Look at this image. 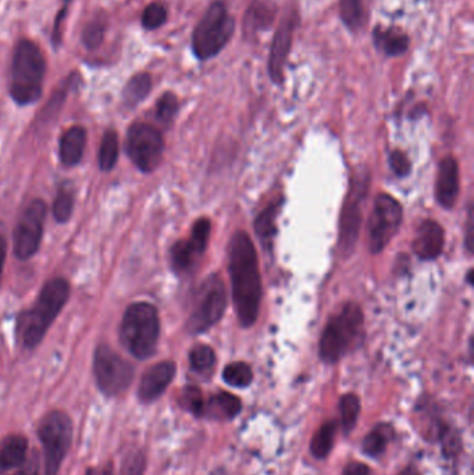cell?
<instances>
[{"mask_svg":"<svg viewBox=\"0 0 474 475\" xmlns=\"http://www.w3.org/2000/svg\"><path fill=\"white\" fill-rule=\"evenodd\" d=\"M228 249L234 308L239 324L244 328H249L257 323L262 300V281L257 249L245 231H237L233 235Z\"/></svg>","mask_w":474,"mask_h":475,"instance_id":"6da1fadb","label":"cell"},{"mask_svg":"<svg viewBox=\"0 0 474 475\" xmlns=\"http://www.w3.org/2000/svg\"><path fill=\"white\" fill-rule=\"evenodd\" d=\"M68 297L70 285L67 279L56 277L44 285L34 308L23 311L17 318V337L24 347L27 349L38 347L65 308Z\"/></svg>","mask_w":474,"mask_h":475,"instance_id":"7a4b0ae2","label":"cell"},{"mask_svg":"<svg viewBox=\"0 0 474 475\" xmlns=\"http://www.w3.org/2000/svg\"><path fill=\"white\" fill-rule=\"evenodd\" d=\"M46 62L38 45L21 41L15 47L10 79V95L17 105L35 103L44 91Z\"/></svg>","mask_w":474,"mask_h":475,"instance_id":"3957f363","label":"cell"},{"mask_svg":"<svg viewBox=\"0 0 474 475\" xmlns=\"http://www.w3.org/2000/svg\"><path fill=\"white\" fill-rule=\"evenodd\" d=\"M160 320L151 303L136 302L128 306L120 326V338L128 352L139 360L151 358L159 342Z\"/></svg>","mask_w":474,"mask_h":475,"instance_id":"277c9868","label":"cell"},{"mask_svg":"<svg viewBox=\"0 0 474 475\" xmlns=\"http://www.w3.org/2000/svg\"><path fill=\"white\" fill-rule=\"evenodd\" d=\"M236 34V18L228 13L227 5L215 0L205 10L192 33V52L201 62L215 59L230 44Z\"/></svg>","mask_w":474,"mask_h":475,"instance_id":"5b68a950","label":"cell"},{"mask_svg":"<svg viewBox=\"0 0 474 475\" xmlns=\"http://www.w3.org/2000/svg\"><path fill=\"white\" fill-rule=\"evenodd\" d=\"M363 326L365 317L360 306L357 303H347L338 314L331 317L321 334L318 342V355L321 360L328 364L341 360L362 337Z\"/></svg>","mask_w":474,"mask_h":475,"instance_id":"8992f818","label":"cell"},{"mask_svg":"<svg viewBox=\"0 0 474 475\" xmlns=\"http://www.w3.org/2000/svg\"><path fill=\"white\" fill-rule=\"evenodd\" d=\"M38 437L44 449L45 474H59L73 440L70 416L62 410L49 411L39 421Z\"/></svg>","mask_w":474,"mask_h":475,"instance_id":"52a82bcc","label":"cell"},{"mask_svg":"<svg viewBox=\"0 0 474 475\" xmlns=\"http://www.w3.org/2000/svg\"><path fill=\"white\" fill-rule=\"evenodd\" d=\"M227 308V290L218 274H212L197 292L194 310L189 316L187 329L191 334H201L212 328L223 317Z\"/></svg>","mask_w":474,"mask_h":475,"instance_id":"ba28073f","label":"cell"},{"mask_svg":"<svg viewBox=\"0 0 474 475\" xmlns=\"http://www.w3.org/2000/svg\"><path fill=\"white\" fill-rule=\"evenodd\" d=\"M94 374L97 387L106 396H118L130 388L134 379V367L121 358L106 343L95 350Z\"/></svg>","mask_w":474,"mask_h":475,"instance_id":"9c48e42d","label":"cell"},{"mask_svg":"<svg viewBox=\"0 0 474 475\" xmlns=\"http://www.w3.org/2000/svg\"><path fill=\"white\" fill-rule=\"evenodd\" d=\"M402 223V206L388 194H380L374 199L368 220V249L374 255L383 252Z\"/></svg>","mask_w":474,"mask_h":475,"instance_id":"30bf717a","label":"cell"},{"mask_svg":"<svg viewBox=\"0 0 474 475\" xmlns=\"http://www.w3.org/2000/svg\"><path fill=\"white\" fill-rule=\"evenodd\" d=\"M126 150L142 173H152L162 162L165 141L159 129L151 124L136 123L128 129Z\"/></svg>","mask_w":474,"mask_h":475,"instance_id":"8fae6325","label":"cell"},{"mask_svg":"<svg viewBox=\"0 0 474 475\" xmlns=\"http://www.w3.org/2000/svg\"><path fill=\"white\" fill-rule=\"evenodd\" d=\"M46 211L44 200L35 199L27 206L18 220L17 227L13 232V245H15V255L20 260H28L38 252L44 237Z\"/></svg>","mask_w":474,"mask_h":475,"instance_id":"7c38bea8","label":"cell"},{"mask_svg":"<svg viewBox=\"0 0 474 475\" xmlns=\"http://www.w3.org/2000/svg\"><path fill=\"white\" fill-rule=\"evenodd\" d=\"M368 179L362 178L351 185V192L345 200L339 220V249L351 253L359 237L362 224V202L368 192Z\"/></svg>","mask_w":474,"mask_h":475,"instance_id":"4fadbf2b","label":"cell"},{"mask_svg":"<svg viewBox=\"0 0 474 475\" xmlns=\"http://www.w3.org/2000/svg\"><path fill=\"white\" fill-rule=\"evenodd\" d=\"M298 24H299V15H298L297 10H291L284 15L280 25L274 33L270 56H268V74H270L271 81L277 86L284 83V70H286L287 60L291 52Z\"/></svg>","mask_w":474,"mask_h":475,"instance_id":"5bb4252c","label":"cell"},{"mask_svg":"<svg viewBox=\"0 0 474 475\" xmlns=\"http://www.w3.org/2000/svg\"><path fill=\"white\" fill-rule=\"evenodd\" d=\"M210 221L199 218L194 224L191 237L174 244L170 250L171 268L176 273H187L207 250L209 244Z\"/></svg>","mask_w":474,"mask_h":475,"instance_id":"9a60e30c","label":"cell"},{"mask_svg":"<svg viewBox=\"0 0 474 475\" xmlns=\"http://www.w3.org/2000/svg\"><path fill=\"white\" fill-rule=\"evenodd\" d=\"M176 373H177V366L170 360L160 361L149 367L139 382V400L142 403L155 402L173 382Z\"/></svg>","mask_w":474,"mask_h":475,"instance_id":"2e32d148","label":"cell"},{"mask_svg":"<svg viewBox=\"0 0 474 475\" xmlns=\"http://www.w3.org/2000/svg\"><path fill=\"white\" fill-rule=\"evenodd\" d=\"M459 197V167L452 156L442 158L437 171L436 197L439 206L452 208Z\"/></svg>","mask_w":474,"mask_h":475,"instance_id":"e0dca14e","label":"cell"},{"mask_svg":"<svg viewBox=\"0 0 474 475\" xmlns=\"http://www.w3.org/2000/svg\"><path fill=\"white\" fill-rule=\"evenodd\" d=\"M444 244V228L437 221L426 220L416 232L413 250L421 260H434L441 255Z\"/></svg>","mask_w":474,"mask_h":475,"instance_id":"ac0fdd59","label":"cell"},{"mask_svg":"<svg viewBox=\"0 0 474 475\" xmlns=\"http://www.w3.org/2000/svg\"><path fill=\"white\" fill-rule=\"evenodd\" d=\"M277 10L273 5L263 2V0H254L244 15L242 31L244 36L249 41H255L260 33L270 30L276 21Z\"/></svg>","mask_w":474,"mask_h":475,"instance_id":"d6986e66","label":"cell"},{"mask_svg":"<svg viewBox=\"0 0 474 475\" xmlns=\"http://www.w3.org/2000/svg\"><path fill=\"white\" fill-rule=\"evenodd\" d=\"M373 45L384 56H402L409 49V36L394 26L378 25L373 30Z\"/></svg>","mask_w":474,"mask_h":475,"instance_id":"ffe728a7","label":"cell"},{"mask_svg":"<svg viewBox=\"0 0 474 475\" xmlns=\"http://www.w3.org/2000/svg\"><path fill=\"white\" fill-rule=\"evenodd\" d=\"M86 147V131L84 126H74L63 134L59 144L60 162L67 167L77 166L83 160Z\"/></svg>","mask_w":474,"mask_h":475,"instance_id":"44dd1931","label":"cell"},{"mask_svg":"<svg viewBox=\"0 0 474 475\" xmlns=\"http://www.w3.org/2000/svg\"><path fill=\"white\" fill-rule=\"evenodd\" d=\"M28 440L20 434L7 435L0 440V472L10 471L25 463Z\"/></svg>","mask_w":474,"mask_h":475,"instance_id":"7402d4cb","label":"cell"},{"mask_svg":"<svg viewBox=\"0 0 474 475\" xmlns=\"http://www.w3.org/2000/svg\"><path fill=\"white\" fill-rule=\"evenodd\" d=\"M242 403L233 393L218 392L205 402L202 417L213 419H231L241 413Z\"/></svg>","mask_w":474,"mask_h":475,"instance_id":"603a6c76","label":"cell"},{"mask_svg":"<svg viewBox=\"0 0 474 475\" xmlns=\"http://www.w3.org/2000/svg\"><path fill=\"white\" fill-rule=\"evenodd\" d=\"M281 203L283 200H277V202L271 203L268 207L260 213L259 217L255 221V231H257V237H259L260 242L266 249L270 250L271 245H273V238L276 237V221H277L278 211L281 208Z\"/></svg>","mask_w":474,"mask_h":475,"instance_id":"cb8c5ba5","label":"cell"},{"mask_svg":"<svg viewBox=\"0 0 474 475\" xmlns=\"http://www.w3.org/2000/svg\"><path fill=\"white\" fill-rule=\"evenodd\" d=\"M394 437V430L388 424H378L374 427L362 442V450L370 458H378L386 452L389 440Z\"/></svg>","mask_w":474,"mask_h":475,"instance_id":"d4e9b609","label":"cell"},{"mask_svg":"<svg viewBox=\"0 0 474 475\" xmlns=\"http://www.w3.org/2000/svg\"><path fill=\"white\" fill-rule=\"evenodd\" d=\"M152 89V78L149 74H136L133 78L128 81L127 86L124 88L123 97L124 103L128 107H136L142 100L146 99L147 95Z\"/></svg>","mask_w":474,"mask_h":475,"instance_id":"484cf974","label":"cell"},{"mask_svg":"<svg viewBox=\"0 0 474 475\" xmlns=\"http://www.w3.org/2000/svg\"><path fill=\"white\" fill-rule=\"evenodd\" d=\"M337 424L330 421L326 422L316 431L312 442H310V453L316 459H326L333 450L334 440H336Z\"/></svg>","mask_w":474,"mask_h":475,"instance_id":"4316f807","label":"cell"},{"mask_svg":"<svg viewBox=\"0 0 474 475\" xmlns=\"http://www.w3.org/2000/svg\"><path fill=\"white\" fill-rule=\"evenodd\" d=\"M365 0H339V17L351 33H358L365 20Z\"/></svg>","mask_w":474,"mask_h":475,"instance_id":"83f0119b","label":"cell"},{"mask_svg":"<svg viewBox=\"0 0 474 475\" xmlns=\"http://www.w3.org/2000/svg\"><path fill=\"white\" fill-rule=\"evenodd\" d=\"M339 414H341V427L345 434H349L357 426L360 414L359 396L355 393H345L339 399Z\"/></svg>","mask_w":474,"mask_h":475,"instance_id":"f1b7e54d","label":"cell"},{"mask_svg":"<svg viewBox=\"0 0 474 475\" xmlns=\"http://www.w3.org/2000/svg\"><path fill=\"white\" fill-rule=\"evenodd\" d=\"M118 158V136L115 129H107L99 147V168L110 171L116 167Z\"/></svg>","mask_w":474,"mask_h":475,"instance_id":"f546056e","label":"cell"},{"mask_svg":"<svg viewBox=\"0 0 474 475\" xmlns=\"http://www.w3.org/2000/svg\"><path fill=\"white\" fill-rule=\"evenodd\" d=\"M223 379L230 387L247 388L251 385L254 373H252L251 367L244 361H234L224 369Z\"/></svg>","mask_w":474,"mask_h":475,"instance_id":"4dcf8cb0","label":"cell"},{"mask_svg":"<svg viewBox=\"0 0 474 475\" xmlns=\"http://www.w3.org/2000/svg\"><path fill=\"white\" fill-rule=\"evenodd\" d=\"M74 210V191L70 184H63L57 191L54 203V216L59 223L65 224L70 220Z\"/></svg>","mask_w":474,"mask_h":475,"instance_id":"1f68e13d","label":"cell"},{"mask_svg":"<svg viewBox=\"0 0 474 475\" xmlns=\"http://www.w3.org/2000/svg\"><path fill=\"white\" fill-rule=\"evenodd\" d=\"M189 363L192 369L197 373H205L207 369H213L216 363V353L207 345H197L189 353Z\"/></svg>","mask_w":474,"mask_h":475,"instance_id":"d6a6232c","label":"cell"},{"mask_svg":"<svg viewBox=\"0 0 474 475\" xmlns=\"http://www.w3.org/2000/svg\"><path fill=\"white\" fill-rule=\"evenodd\" d=\"M205 402H207V400H205L204 395H202L199 388L187 387L184 388L183 392H181V408L186 409L187 411H191L195 416L202 417V414H204Z\"/></svg>","mask_w":474,"mask_h":475,"instance_id":"836d02e7","label":"cell"},{"mask_svg":"<svg viewBox=\"0 0 474 475\" xmlns=\"http://www.w3.org/2000/svg\"><path fill=\"white\" fill-rule=\"evenodd\" d=\"M178 99L173 92H166L156 103V117L160 123L171 124L178 113Z\"/></svg>","mask_w":474,"mask_h":475,"instance_id":"e575fe53","label":"cell"},{"mask_svg":"<svg viewBox=\"0 0 474 475\" xmlns=\"http://www.w3.org/2000/svg\"><path fill=\"white\" fill-rule=\"evenodd\" d=\"M166 21H167V9L160 2H154L146 6L142 15V25L146 30H157Z\"/></svg>","mask_w":474,"mask_h":475,"instance_id":"d590c367","label":"cell"},{"mask_svg":"<svg viewBox=\"0 0 474 475\" xmlns=\"http://www.w3.org/2000/svg\"><path fill=\"white\" fill-rule=\"evenodd\" d=\"M146 461L141 449H133L124 456L121 475H145Z\"/></svg>","mask_w":474,"mask_h":475,"instance_id":"8d00e7d4","label":"cell"},{"mask_svg":"<svg viewBox=\"0 0 474 475\" xmlns=\"http://www.w3.org/2000/svg\"><path fill=\"white\" fill-rule=\"evenodd\" d=\"M105 26L101 21H92L86 26L83 33V42L88 49H96L104 41Z\"/></svg>","mask_w":474,"mask_h":475,"instance_id":"74e56055","label":"cell"},{"mask_svg":"<svg viewBox=\"0 0 474 475\" xmlns=\"http://www.w3.org/2000/svg\"><path fill=\"white\" fill-rule=\"evenodd\" d=\"M389 166L398 177H405L409 174L410 162L408 156L401 150H394L389 156Z\"/></svg>","mask_w":474,"mask_h":475,"instance_id":"f35d334b","label":"cell"},{"mask_svg":"<svg viewBox=\"0 0 474 475\" xmlns=\"http://www.w3.org/2000/svg\"><path fill=\"white\" fill-rule=\"evenodd\" d=\"M442 450L447 456H455L459 452L460 438L451 429L444 430L441 435Z\"/></svg>","mask_w":474,"mask_h":475,"instance_id":"ab89813d","label":"cell"},{"mask_svg":"<svg viewBox=\"0 0 474 475\" xmlns=\"http://www.w3.org/2000/svg\"><path fill=\"white\" fill-rule=\"evenodd\" d=\"M70 0H65V6L60 9L59 15L56 17V23H55L54 28V42L55 45H59L60 39H62V25L65 23L66 15H67V5Z\"/></svg>","mask_w":474,"mask_h":475,"instance_id":"60d3db41","label":"cell"},{"mask_svg":"<svg viewBox=\"0 0 474 475\" xmlns=\"http://www.w3.org/2000/svg\"><path fill=\"white\" fill-rule=\"evenodd\" d=\"M342 475H370V469L360 461H352L345 467Z\"/></svg>","mask_w":474,"mask_h":475,"instance_id":"b9f144b4","label":"cell"},{"mask_svg":"<svg viewBox=\"0 0 474 475\" xmlns=\"http://www.w3.org/2000/svg\"><path fill=\"white\" fill-rule=\"evenodd\" d=\"M468 234H466V248H468L469 252H473V213L469 210V217H468Z\"/></svg>","mask_w":474,"mask_h":475,"instance_id":"7bdbcfd3","label":"cell"},{"mask_svg":"<svg viewBox=\"0 0 474 475\" xmlns=\"http://www.w3.org/2000/svg\"><path fill=\"white\" fill-rule=\"evenodd\" d=\"M86 475H115V470L110 463L101 464V466L89 469Z\"/></svg>","mask_w":474,"mask_h":475,"instance_id":"ee69618b","label":"cell"},{"mask_svg":"<svg viewBox=\"0 0 474 475\" xmlns=\"http://www.w3.org/2000/svg\"><path fill=\"white\" fill-rule=\"evenodd\" d=\"M7 255V242L5 235L0 232V278L4 274L5 261H6Z\"/></svg>","mask_w":474,"mask_h":475,"instance_id":"f6af8a7d","label":"cell"},{"mask_svg":"<svg viewBox=\"0 0 474 475\" xmlns=\"http://www.w3.org/2000/svg\"><path fill=\"white\" fill-rule=\"evenodd\" d=\"M13 475H39L35 466H28Z\"/></svg>","mask_w":474,"mask_h":475,"instance_id":"bcb514c9","label":"cell"},{"mask_svg":"<svg viewBox=\"0 0 474 475\" xmlns=\"http://www.w3.org/2000/svg\"><path fill=\"white\" fill-rule=\"evenodd\" d=\"M398 475H419V472L413 467H408V469H405L404 471L399 472Z\"/></svg>","mask_w":474,"mask_h":475,"instance_id":"7dc6e473","label":"cell"}]
</instances>
